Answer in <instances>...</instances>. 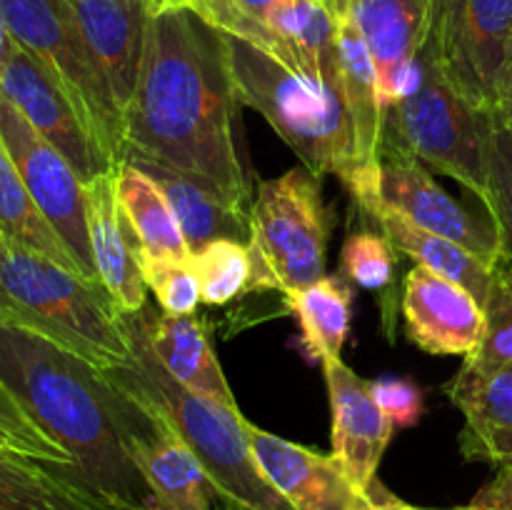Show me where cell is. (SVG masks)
<instances>
[{
	"instance_id": "1",
	"label": "cell",
	"mask_w": 512,
	"mask_h": 510,
	"mask_svg": "<svg viewBox=\"0 0 512 510\" xmlns=\"http://www.w3.org/2000/svg\"><path fill=\"white\" fill-rule=\"evenodd\" d=\"M238 103L223 30L190 8L153 13L123 113V163L193 175L250 210V180L235 140Z\"/></svg>"
},
{
	"instance_id": "2",
	"label": "cell",
	"mask_w": 512,
	"mask_h": 510,
	"mask_svg": "<svg viewBox=\"0 0 512 510\" xmlns=\"http://www.w3.org/2000/svg\"><path fill=\"white\" fill-rule=\"evenodd\" d=\"M0 380L73 458L75 485L105 510H153L125 445L123 395L105 370L0 320Z\"/></svg>"
},
{
	"instance_id": "3",
	"label": "cell",
	"mask_w": 512,
	"mask_h": 510,
	"mask_svg": "<svg viewBox=\"0 0 512 510\" xmlns=\"http://www.w3.org/2000/svg\"><path fill=\"white\" fill-rule=\"evenodd\" d=\"M0 320L50 340L100 370L133 358L128 318L103 283L0 233Z\"/></svg>"
},
{
	"instance_id": "4",
	"label": "cell",
	"mask_w": 512,
	"mask_h": 510,
	"mask_svg": "<svg viewBox=\"0 0 512 510\" xmlns=\"http://www.w3.org/2000/svg\"><path fill=\"white\" fill-rule=\"evenodd\" d=\"M125 318L133 340V358L118 368H108L105 375L125 393L158 408L173 423L180 438L198 455L225 505L240 510H293L255 460L245 428L248 418L190 393L170 378L155 358L138 315Z\"/></svg>"
},
{
	"instance_id": "5",
	"label": "cell",
	"mask_w": 512,
	"mask_h": 510,
	"mask_svg": "<svg viewBox=\"0 0 512 510\" xmlns=\"http://www.w3.org/2000/svg\"><path fill=\"white\" fill-rule=\"evenodd\" d=\"M225 43L240 103L268 120L305 170L318 178L338 175L348 185L355 175V148L338 90L308 83L248 40L225 33Z\"/></svg>"
},
{
	"instance_id": "6",
	"label": "cell",
	"mask_w": 512,
	"mask_h": 510,
	"mask_svg": "<svg viewBox=\"0 0 512 510\" xmlns=\"http://www.w3.org/2000/svg\"><path fill=\"white\" fill-rule=\"evenodd\" d=\"M380 148L415 155L485 198V113L445 75L430 38L420 50L408 93L385 110Z\"/></svg>"
},
{
	"instance_id": "7",
	"label": "cell",
	"mask_w": 512,
	"mask_h": 510,
	"mask_svg": "<svg viewBox=\"0 0 512 510\" xmlns=\"http://www.w3.org/2000/svg\"><path fill=\"white\" fill-rule=\"evenodd\" d=\"M333 215L320 195L318 175L293 168L273 180H260L250 205V275L255 290L305 288L325 275Z\"/></svg>"
},
{
	"instance_id": "8",
	"label": "cell",
	"mask_w": 512,
	"mask_h": 510,
	"mask_svg": "<svg viewBox=\"0 0 512 510\" xmlns=\"http://www.w3.org/2000/svg\"><path fill=\"white\" fill-rule=\"evenodd\" d=\"M0 10L15 43L58 80L103 153L123 163V113L68 0H0Z\"/></svg>"
},
{
	"instance_id": "9",
	"label": "cell",
	"mask_w": 512,
	"mask_h": 510,
	"mask_svg": "<svg viewBox=\"0 0 512 510\" xmlns=\"http://www.w3.org/2000/svg\"><path fill=\"white\" fill-rule=\"evenodd\" d=\"M0 135L25 188L70 250L80 273L88 280H98L93 250H90L85 183L80 175L3 93H0Z\"/></svg>"
},
{
	"instance_id": "10",
	"label": "cell",
	"mask_w": 512,
	"mask_h": 510,
	"mask_svg": "<svg viewBox=\"0 0 512 510\" xmlns=\"http://www.w3.org/2000/svg\"><path fill=\"white\" fill-rule=\"evenodd\" d=\"M430 45L455 88L488 113L512 45V0H450L435 8Z\"/></svg>"
},
{
	"instance_id": "11",
	"label": "cell",
	"mask_w": 512,
	"mask_h": 510,
	"mask_svg": "<svg viewBox=\"0 0 512 510\" xmlns=\"http://www.w3.org/2000/svg\"><path fill=\"white\" fill-rule=\"evenodd\" d=\"M118 390L123 395L125 445L153 495V510H213L218 493L173 423L150 403Z\"/></svg>"
},
{
	"instance_id": "12",
	"label": "cell",
	"mask_w": 512,
	"mask_h": 510,
	"mask_svg": "<svg viewBox=\"0 0 512 510\" xmlns=\"http://www.w3.org/2000/svg\"><path fill=\"white\" fill-rule=\"evenodd\" d=\"M380 198L413 220L420 228L458 243L478 255L490 268L500 263V243L493 220L470 213L448 190L435 183L415 155L395 148H380Z\"/></svg>"
},
{
	"instance_id": "13",
	"label": "cell",
	"mask_w": 512,
	"mask_h": 510,
	"mask_svg": "<svg viewBox=\"0 0 512 510\" xmlns=\"http://www.w3.org/2000/svg\"><path fill=\"white\" fill-rule=\"evenodd\" d=\"M0 93L73 165L85 185L118 168L85 128L58 80L20 45L0 73Z\"/></svg>"
},
{
	"instance_id": "14",
	"label": "cell",
	"mask_w": 512,
	"mask_h": 510,
	"mask_svg": "<svg viewBox=\"0 0 512 510\" xmlns=\"http://www.w3.org/2000/svg\"><path fill=\"white\" fill-rule=\"evenodd\" d=\"M245 428L260 470L293 510H365L373 503L375 493H360L333 453L285 440L250 420Z\"/></svg>"
},
{
	"instance_id": "15",
	"label": "cell",
	"mask_w": 512,
	"mask_h": 510,
	"mask_svg": "<svg viewBox=\"0 0 512 510\" xmlns=\"http://www.w3.org/2000/svg\"><path fill=\"white\" fill-rule=\"evenodd\" d=\"M325 385L330 398V438H333V455L350 483L365 495L375 493V473L383 460L385 448L390 445L395 425L380 410L370 393V380H363L353 368L340 358H330L323 363Z\"/></svg>"
},
{
	"instance_id": "16",
	"label": "cell",
	"mask_w": 512,
	"mask_h": 510,
	"mask_svg": "<svg viewBox=\"0 0 512 510\" xmlns=\"http://www.w3.org/2000/svg\"><path fill=\"white\" fill-rule=\"evenodd\" d=\"M378 73L383 108L398 103L413 83L420 50L435 23L433 0H345Z\"/></svg>"
},
{
	"instance_id": "17",
	"label": "cell",
	"mask_w": 512,
	"mask_h": 510,
	"mask_svg": "<svg viewBox=\"0 0 512 510\" xmlns=\"http://www.w3.org/2000/svg\"><path fill=\"white\" fill-rule=\"evenodd\" d=\"M408 338L430 355H473L485 335L483 305L455 280L415 265L405 278Z\"/></svg>"
},
{
	"instance_id": "18",
	"label": "cell",
	"mask_w": 512,
	"mask_h": 510,
	"mask_svg": "<svg viewBox=\"0 0 512 510\" xmlns=\"http://www.w3.org/2000/svg\"><path fill=\"white\" fill-rule=\"evenodd\" d=\"M90 53L108 78L120 113L138 83L148 28V0H68Z\"/></svg>"
},
{
	"instance_id": "19",
	"label": "cell",
	"mask_w": 512,
	"mask_h": 510,
	"mask_svg": "<svg viewBox=\"0 0 512 510\" xmlns=\"http://www.w3.org/2000/svg\"><path fill=\"white\" fill-rule=\"evenodd\" d=\"M118 168L85 185L90 250H93L98 280L108 290L120 315H138L140 310H145L148 285H145L128 225L120 215L118 200H115Z\"/></svg>"
},
{
	"instance_id": "20",
	"label": "cell",
	"mask_w": 512,
	"mask_h": 510,
	"mask_svg": "<svg viewBox=\"0 0 512 510\" xmlns=\"http://www.w3.org/2000/svg\"><path fill=\"white\" fill-rule=\"evenodd\" d=\"M155 358L165 373L178 380L190 393L203 395L223 408L240 413V405L225 380L218 363L208 330L195 315H168V313H138Z\"/></svg>"
},
{
	"instance_id": "21",
	"label": "cell",
	"mask_w": 512,
	"mask_h": 510,
	"mask_svg": "<svg viewBox=\"0 0 512 510\" xmlns=\"http://www.w3.org/2000/svg\"><path fill=\"white\" fill-rule=\"evenodd\" d=\"M268 28L280 50V63L313 85L340 93L335 13L328 0H278Z\"/></svg>"
},
{
	"instance_id": "22",
	"label": "cell",
	"mask_w": 512,
	"mask_h": 510,
	"mask_svg": "<svg viewBox=\"0 0 512 510\" xmlns=\"http://www.w3.org/2000/svg\"><path fill=\"white\" fill-rule=\"evenodd\" d=\"M358 208L360 213L368 215V218L378 225L380 233L390 240V245H393L395 250L410 255V258L418 265H423V268L433 270V273L443 275V278L455 280V283L463 285L480 305L485 303L490 283H493L495 268L483 263L478 255L460 248L453 240L440 238V235L415 225L413 220L405 218L400 210H395L393 205L385 203V200L380 198V193L360 200Z\"/></svg>"
},
{
	"instance_id": "23",
	"label": "cell",
	"mask_w": 512,
	"mask_h": 510,
	"mask_svg": "<svg viewBox=\"0 0 512 510\" xmlns=\"http://www.w3.org/2000/svg\"><path fill=\"white\" fill-rule=\"evenodd\" d=\"M133 165L143 168L160 185L193 253L220 238L248 243L250 210L233 205L218 190L210 188L203 180L193 178V175L175 173V170L150 163Z\"/></svg>"
},
{
	"instance_id": "24",
	"label": "cell",
	"mask_w": 512,
	"mask_h": 510,
	"mask_svg": "<svg viewBox=\"0 0 512 510\" xmlns=\"http://www.w3.org/2000/svg\"><path fill=\"white\" fill-rule=\"evenodd\" d=\"M115 200L133 238L135 253L148 258L193 260L188 240L160 185L133 163H120L115 175Z\"/></svg>"
},
{
	"instance_id": "25",
	"label": "cell",
	"mask_w": 512,
	"mask_h": 510,
	"mask_svg": "<svg viewBox=\"0 0 512 510\" xmlns=\"http://www.w3.org/2000/svg\"><path fill=\"white\" fill-rule=\"evenodd\" d=\"M285 305L300 325V350L323 365L340 358L353 318V288L340 275H323L305 288L285 293Z\"/></svg>"
},
{
	"instance_id": "26",
	"label": "cell",
	"mask_w": 512,
	"mask_h": 510,
	"mask_svg": "<svg viewBox=\"0 0 512 510\" xmlns=\"http://www.w3.org/2000/svg\"><path fill=\"white\" fill-rule=\"evenodd\" d=\"M0 233L13 240V243L45 255V258L55 260L63 268L83 275L70 250L65 248L60 235L45 220L30 190L25 188L23 178H20L18 168H15L13 158L5 148L3 135H0Z\"/></svg>"
},
{
	"instance_id": "27",
	"label": "cell",
	"mask_w": 512,
	"mask_h": 510,
	"mask_svg": "<svg viewBox=\"0 0 512 510\" xmlns=\"http://www.w3.org/2000/svg\"><path fill=\"white\" fill-rule=\"evenodd\" d=\"M0 510H105L50 465L0 455Z\"/></svg>"
},
{
	"instance_id": "28",
	"label": "cell",
	"mask_w": 512,
	"mask_h": 510,
	"mask_svg": "<svg viewBox=\"0 0 512 510\" xmlns=\"http://www.w3.org/2000/svg\"><path fill=\"white\" fill-rule=\"evenodd\" d=\"M485 190L483 205L500 243V263L512 265V125L485 113Z\"/></svg>"
},
{
	"instance_id": "29",
	"label": "cell",
	"mask_w": 512,
	"mask_h": 510,
	"mask_svg": "<svg viewBox=\"0 0 512 510\" xmlns=\"http://www.w3.org/2000/svg\"><path fill=\"white\" fill-rule=\"evenodd\" d=\"M485 335L473 355H468L458 375H485L512 363V265L498 263L493 270L488 298L483 303Z\"/></svg>"
},
{
	"instance_id": "30",
	"label": "cell",
	"mask_w": 512,
	"mask_h": 510,
	"mask_svg": "<svg viewBox=\"0 0 512 510\" xmlns=\"http://www.w3.org/2000/svg\"><path fill=\"white\" fill-rule=\"evenodd\" d=\"M193 268L200 283V298L205 305H225L248 295L253 263L248 243L220 238L193 253Z\"/></svg>"
},
{
	"instance_id": "31",
	"label": "cell",
	"mask_w": 512,
	"mask_h": 510,
	"mask_svg": "<svg viewBox=\"0 0 512 510\" xmlns=\"http://www.w3.org/2000/svg\"><path fill=\"white\" fill-rule=\"evenodd\" d=\"M0 455H15L35 463L50 465L68 478L73 458L30 418L13 390L0 380Z\"/></svg>"
},
{
	"instance_id": "32",
	"label": "cell",
	"mask_w": 512,
	"mask_h": 510,
	"mask_svg": "<svg viewBox=\"0 0 512 510\" xmlns=\"http://www.w3.org/2000/svg\"><path fill=\"white\" fill-rule=\"evenodd\" d=\"M445 393L463 410L468 425L512 428V363L485 375H455Z\"/></svg>"
},
{
	"instance_id": "33",
	"label": "cell",
	"mask_w": 512,
	"mask_h": 510,
	"mask_svg": "<svg viewBox=\"0 0 512 510\" xmlns=\"http://www.w3.org/2000/svg\"><path fill=\"white\" fill-rule=\"evenodd\" d=\"M140 270L148 290L158 298L160 308L168 315H195L200 298V283L195 275L193 260H175V258H148L138 255Z\"/></svg>"
},
{
	"instance_id": "34",
	"label": "cell",
	"mask_w": 512,
	"mask_h": 510,
	"mask_svg": "<svg viewBox=\"0 0 512 510\" xmlns=\"http://www.w3.org/2000/svg\"><path fill=\"white\" fill-rule=\"evenodd\" d=\"M395 248L383 233L358 230L343 245V270L355 285L380 290L393 280Z\"/></svg>"
},
{
	"instance_id": "35",
	"label": "cell",
	"mask_w": 512,
	"mask_h": 510,
	"mask_svg": "<svg viewBox=\"0 0 512 510\" xmlns=\"http://www.w3.org/2000/svg\"><path fill=\"white\" fill-rule=\"evenodd\" d=\"M370 393L395 428H413L425 413V395L413 380L380 378L370 380Z\"/></svg>"
},
{
	"instance_id": "36",
	"label": "cell",
	"mask_w": 512,
	"mask_h": 510,
	"mask_svg": "<svg viewBox=\"0 0 512 510\" xmlns=\"http://www.w3.org/2000/svg\"><path fill=\"white\" fill-rule=\"evenodd\" d=\"M458 443L465 460H478V463H490L498 468L512 465V428L465 423Z\"/></svg>"
},
{
	"instance_id": "37",
	"label": "cell",
	"mask_w": 512,
	"mask_h": 510,
	"mask_svg": "<svg viewBox=\"0 0 512 510\" xmlns=\"http://www.w3.org/2000/svg\"><path fill=\"white\" fill-rule=\"evenodd\" d=\"M228 3L240 20V33L235 35V38L255 43L258 48L268 50L273 58L280 60L278 43H275L273 33H270L268 28L270 10H273V5L278 3V0H228Z\"/></svg>"
},
{
	"instance_id": "38",
	"label": "cell",
	"mask_w": 512,
	"mask_h": 510,
	"mask_svg": "<svg viewBox=\"0 0 512 510\" xmlns=\"http://www.w3.org/2000/svg\"><path fill=\"white\" fill-rule=\"evenodd\" d=\"M448 510H512V465L498 468L495 478L485 483L468 505Z\"/></svg>"
},
{
	"instance_id": "39",
	"label": "cell",
	"mask_w": 512,
	"mask_h": 510,
	"mask_svg": "<svg viewBox=\"0 0 512 510\" xmlns=\"http://www.w3.org/2000/svg\"><path fill=\"white\" fill-rule=\"evenodd\" d=\"M488 113L493 115V118L512 125V45L508 50V60H505V65H503V73H500V78H498L493 108H490Z\"/></svg>"
},
{
	"instance_id": "40",
	"label": "cell",
	"mask_w": 512,
	"mask_h": 510,
	"mask_svg": "<svg viewBox=\"0 0 512 510\" xmlns=\"http://www.w3.org/2000/svg\"><path fill=\"white\" fill-rule=\"evenodd\" d=\"M15 48H18V43H15L13 35H10L8 23H5L3 18V10H0V73H3V68L8 65V60L13 58Z\"/></svg>"
},
{
	"instance_id": "41",
	"label": "cell",
	"mask_w": 512,
	"mask_h": 510,
	"mask_svg": "<svg viewBox=\"0 0 512 510\" xmlns=\"http://www.w3.org/2000/svg\"><path fill=\"white\" fill-rule=\"evenodd\" d=\"M380 493V485L375 488V495H373V503L368 505L365 510H418L415 505H408V503H400V500H395L393 495L383 493V498H378Z\"/></svg>"
},
{
	"instance_id": "42",
	"label": "cell",
	"mask_w": 512,
	"mask_h": 510,
	"mask_svg": "<svg viewBox=\"0 0 512 510\" xmlns=\"http://www.w3.org/2000/svg\"><path fill=\"white\" fill-rule=\"evenodd\" d=\"M148 8H150V15H153L168 8H185V0H148Z\"/></svg>"
},
{
	"instance_id": "43",
	"label": "cell",
	"mask_w": 512,
	"mask_h": 510,
	"mask_svg": "<svg viewBox=\"0 0 512 510\" xmlns=\"http://www.w3.org/2000/svg\"><path fill=\"white\" fill-rule=\"evenodd\" d=\"M433 3H435V8H443V5L450 3V0H433Z\"/></svg>"
},
{
	"instance_id": "44",
	"label": "cell",
	"mask_w": 512,
	"mask_h": 510,
	"mask_svg": "<svg viewBox=\"0 0 512 510\" xmlns=\"http://www.w3.org/2000/svg\"><path fill=\"white\" fill-rule=\"evenodd\" d=\"M418 510H448V508H418Z\"/></svg>"
},
{
	"instance_id": "45",
	"label": "cell",
	"mask_w": 512,
	"mask_h": 510,
	"mask_svg": "<svg viewBox=\"0 0 512 510\" xmlns=\"http://www.w3.org/2000/svg\"><path fill=\"white\" fill-rule=\"evenodd\" d=\"M223 510H240V508H233V505H225Z\"/></svg>"
},
{
	"instance_id": "46",
	"label": "cell",
	"mask_w": 512,
	"mask_h": 510,
	"mask_svg": "<svg viewBox=\"0 0 512 510\" xmlns=\"http://www.w3.org/2000/svg\"><path fill=\"white\" fill-rule=\"evenodd\" d=\"M333 3H338V0H328V5H333Z\"/></svg>"
}]
</instances>
